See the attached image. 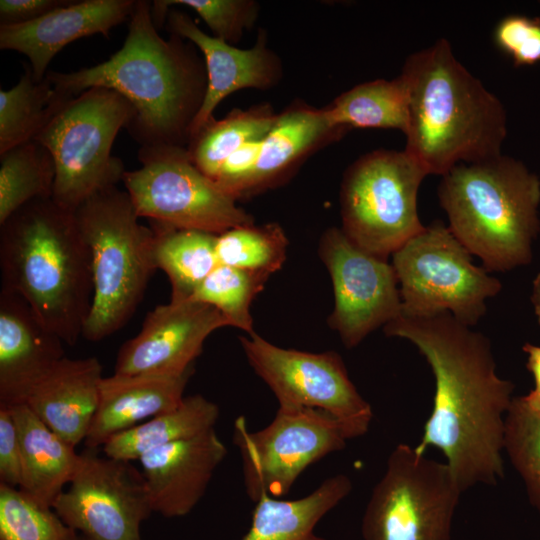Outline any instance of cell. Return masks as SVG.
<instances>
[{"label":"cell","instance_id":"cell-1","mask_svg":"<svg viewBox=\"0 0 540 540\" xmlns=\"http://www.w3.org/2000/svg\"><path fill=\"white\" fill-rule=\"evenodd\" d=\"M383 330L411 342L434 375L433 407L416 451L441 450L462 492L496 485L504 478L505 416L514 384L497 374L489 338L448 312L401 315Z\"/></svg>","mask_w":540,"mask_h":540},{"label":"cell","instance_id":"cell-2","mask_svg":"<svg viewBox=\"0 0 540 540\" xmlns=\"http://www.w3.org/2000/svg\"><path fill=\"white\" fill-rule=\"evenodd\" d=\"M189 43L175 34L164 39L152 18V2L136 0L119 50L97 65L50 71L46 77L70 97L93 87L120 93L135 110L126 130L140 147H186L207 89L205 62Z\"/></svg>","mask_w":540,"mask_h":540},{"label":"cell","instance_id":"cell-3","mask_svg":"<svg viewBox=\"0 0 540 540\" xmlns=\"http://www.w3.org/2000/svg\"><path fill=\"white\" fill-rule=\"evenodd\" d=\"M400 77L407 91L404 151L428 175L502 154L503 103L457 59L447 39L410 54Z\"/></svg>","mask_w":540,"mask_h":540},{"label":"cell","instance_id":"cell-4","mask_svg":"<svg viewBox=\"0 0 540 540\" xmlns=\"http://www.w3.org/2000/svg\"><path fill=\"white\" fill-rule=\"evenodd\" d=\"M2 289L20 295L42 323L74 345L89 315V250L73 211L35 199L0 225Z\"/></svg>","mask_w":540,"mask_h":540},{"label":"cell","instance_id":"cell-5","mask_svg":"<svg viewBox=\"0 0 540 540\" xmlns=\"http://www.w3.org/2000/svg\"><path fill=\"white\" fill-rule=\"evenodd\" d=\"M449 229L488 272H507L533 259L540 232V178L508 155L461 163L437 189Z\"/></svg>","mask_w":540,"mask_h":540},{"label":"cell","instance_id":"cell-6","mask_svg":"<svg viewBox=\"0 0 540 540\" xmlns=\"http://www.w3.org/2000/svg\"><path fill=\"white\" fill-rule=\"evenodd\" d=\"M74 212L87 244L93 297L82 337L100 341L121 329L142 301L156 269L154 231L139 222L126 191L102 190Z\"/></svg>","mask_w":540,"mask_h":540},{"label":"cell","instance_id":"cell-7","mask_svg":"<svg viewBox=\"0 0 540 540\" xmlns=\"http://www.w3.org/2000/svg\"><path fill=\"white\" fill-rule=\"evenodd\" d=\"M135 116L120 93L93 87L68 99L36 136L55 163L52 199L75 211L96 193L122 181L124 164L112 155L119 131Z\"/></svg>","mask_w":540,"mask_h":540},{"label":"cell","instance_id":"cell-8","mask_svg":"<svg viewBox=\"0 0 540 540\" xmlns=\"http://www.w3.org/2000/svg\"><path fill=\"white\" fill-rule=\"evenodd\" d=\"M402 315L448 312L469 327L486 314V301L502 290L499 279L475 265L472 254L448 226L436 221L392 255Z\"/></svg>","mask_w":540,"mask_h":540},{"label":"cell","instance_id":"cell-9","mask_svg":"<svg viewBox=\"0 0 540 540\" xmlns=\"http://www.w3.org/2000/svg\"><path fill=\"white\" fill-rule=\"evenodd\" d=\"M427 175L404 149H378L363 155L343 177L342 231L358 247L388 259L425 228L417 198Z\"/></svg>","mask_w":540,"mask_h":540},{"label":"cell","instance_id":"cell-10","mask_svg":"<svg viewBox=\"0 0 540 540\" xmlns=\"http://www.w3.org/2000/svg\"><path fill=\"white\" fill-rule=\"evenodd\" d=\"M461 493L446 463L400 443L365 508L363 540H451Z\"/></svg>","mask_w":540,"mask_h":540},{"label":"cell","instance_id":"cell-11","mask_svg":"<svg viewBox=\"0 0 540 540\" xmlns=\"http://www.w3.org/2000/svg\"><path fill=\"white\" fill-rule=\"evenodd\" d=\"M141 167L125 171V185L139 217L180 229L221 234L253 218L191 161L185 146L140 147Z\"/></svg>","mask_w":540,"mask_h":540},{"label":"cell","instance_id":"cell-12","mask_svg":"<svg viewBox=\"0 0 540 540\" xmlns=\"http://www.w3.org/2000/svg\"><path fill=\"white\" fill-rule=\"evenodd\" d=\"M347 440L339 422L320 409L279 406L271 423L257 431L238 417L233 443L247 496L254 503L265 496L279 499L308 466L344 449Z\"/></svg>","mask_w":540,"mask_h":540},{"label":"cell","instance_id":"cell-13","mask_svg":"<svg viewBox=\"0 0 540 540\" xmlns=\"http://www.w3.org/2000/svg\"><path fill=\"white\" fill-rule=\"evenodd\" d=\"M240 343L279 406L323 410L339 422L348 440L368 432L372 407L350 380L339 354L282 348L255 332L240 337Z\"/></svg>","mask_w":540,"mask_h":540},{"label":"cell","instance_id":"cell-14","mask_svg":"<svg viewBox=\"0 0 540 540\" xmlns=\"http://www.w3.org/2000/svg\"><path fill=\"white\" fill-rule=\"evenodd\" d=\"M52 508L88 540H142L141 525L153 513L142 472L131 461L87 447Z\"/></svg>","mask_w":540,"mask_h":540},{"label":"cell","instance_id":"cell-15","mask_svg":"<svg viewBox=\"0 0 540 540\" xmlns=\"http://www.w3.org/2000/svg\"><path fill=\"white\" fill-rule=\"evenodd\" d=\"M319 254L334 290L328 322L346 348L402 315L398 279L388 259L358 247L336 227L322 236Z\"/></svg>","mask_w":540,"mask_h":540},{"label":"cell","instance_id":"cell-16","mask_svg":"<svg viewBox=\"0 0 540 540\" xmlns=\"http://www.w3.org/2000/svg\"><path fill=\"white\" fill-rule=\"evenodd\" d=\"M229 326L213 306L188 300L158 305L139 333L120 347L114 374H179L192 367L207 337Z\"/></svg>","mask_w":540,"mask_h":540},{"label":"cell","instance_id":"cell-17","mask_svg":"<svg viewBox=\"0 0 540 540\" xmlns=\"http://www.w3.org/2000/svg\"><path fill=\"white\" fill-rule=\"evenodd\" d=\"M166 22L171 34L190 41L201 51L206 66V94L190 138L214 118L215 109L227 96L244 88L264 90L277 84L281 64L267 47L265 35L260 33L254 47L240 49L206 34L189 15L176 9H169Z\"/></svg>","mask_w":540,"mask_h":540},{"label":"cell","instance_id":"cell-18","mask_svg":"<svg viewBox=\"0 0 540 540\" xmlns=\"http://www.w3.org/2000/svg\"><path fill=\"white\" fill-rule=\"evenodd\" d=\"M226 455L215 428L145 453L138 461L153 512L166 518L189 514Z\"/></svg>","mask_w":540,"mask_h":540},{"label":"cell","instance_id":"cell-19","mask_svg":"<svg viewBox=\"0 0 540 540\" xmlns=\"http://www.w3.org/2000/svg\"><path fill=\"white\" fill-rule=\"evenodd\" d=\"M63 341L18 294L0 291V405L24 404L65 357Z\"/></svg>","mask_w":540,"mask_h":540},{"label":"cell","instance_id":"cell-20","mask_svg":"<svg viewBox=\"0 0 540 540\" xmlns=\"http://www.w3.org/2000/svg\"><path fill=\"white\" fill-rule=\"evenodd\" d=\"M136 0L70 1L32 22L0 26V48L25 55L37 82L55 55L71 42L110 31L129 20Z\"/></svg>","mask_w":540,"mask_h":540},{"label":"cell","instance_id":"cell-21","mask_svg":"<svg viewBox=\"0 0 540 540\" xmlns=\"http://www.w3.org/2000/svg\"><path fill=\"white\" fill-rule=\"evenodd\" d=\"M194 367L179 374L103 377L87 448H100L112 436L179 406Z\"/></svg>","mask_w":540,"mask_h":540},{"label":"cell","instance_id":"cell-22","mask_svg":"<svg viewBox=\"0 0 540 540\" xmlns=\"http://www.w3.org/2000/svg\"><path fill=\"white\" fill-rule=\"evenodd\" d=\"M102 371L96 357H64L32 389L24 404L76 447L86 439L96 413Z\"/></svg>","mask_w":540,"mask_h":540},{"label":"cell","instance_id":"cell-23","mask_svg":"<svg viewBox=\"0 0 540 540\" xmlns=\"http://www.w3.org/2000/svg\"><path fill=\"white\" fill-rule=\"evenodd\" d=\"M9 407L21 447L22 482L19 488L41 505L52 507L75 475L80 454L51 430L28 405Z\"/></svg>","mask_w":540,"mask_h":540},{"label":"cell","instance_id":"cell-24","mask_svg":"<svg viewBox=\"0 0 540 540\" xmlns=\"http://www.w3.org/2000/svg\"><path fill=\"white\" fill-rule=\"evenodd\" d=\"M348 132L329 122L325 109L295 103L277 114L262 141L260 156L246 194L269 186L311 152Z\"/></svg>","mask_w":540,"mask_h":540},{"label":"cell","instance_id":"cell-25","mask_svg":"<svg viewBox=\"0 0 540 540\" xmlns=\"http://www.w3.org/2000/svg\"><path fill=\"white\" fill-rule=\"evenodd\" d=\"M352 487L347 475L337 474L299 499L265 496L255 503L251 525L240 540H326L315 532V527L350 494Z\"/></svg>","mask_w":540,"mask_h":540},{"label":"cell","instance_id":"cell-26","mask_svg":"<svg viewBox=\"0 0 540 540\" xmlns=\"http://www.w3.org/2000/svg\"><path fill=\"white\" fill-rule=\"evenodd\" d=\"M219 414V406L204 396H185L175 409L112 436L102 451L110 458L138 461L153 449L214 428Z\"/></svg>","mask_w":540,"mask_h":540},{"label":"cell","instance_id":"cell-27","mask_svg":"<svg viewBox=\"0 0 540 540\" xmlns=\"http://www.w3.org/2000/svg\"><path fill=\"white\" fill-rule=\"evenodd\" d=\"M154 262L166 273L173 303L188 301L218 265L217 234L154 222Z\"/></svg>","mask_w":540,"mask_h":540},{"label":"cell","instance_id":"cell-28","mask_svg":"<svg viewBox=\"0 0 540 540\" xmlns=\"http://www.w3.org/2000/svg\"><path fill=\"white\" fill-rule=\"evenodd\" d=\"M332 126L345 129L378 128L405 132L407 91L402 78L358 84L324 108Z\"/></svg>","mask_w":540,"mask_h":540},{"label":"cell","instance_id":"cell-29","mask_svg":"<svg viewBox=\"0 0 540 540\" xmlns=\"http://www.w3.org/2000/svg\"><path fill=\"white\" fill-rule=\"evenodd\" d=\"M72 97L45 78L37 82L30 66L8 90H0V154L34 140L56 111Z\"/></svg>","mask_w":540,"mask_h":540},{"label":"cell","instance_id":"cell-30","mask_svg":"<svg viewBox=\"0 0 540 540\" xmlns=\"http://www.w3.org/2000/svg\"><path fill=\"white\" fill-rule=\"evenodd\" d=\"M277 114L266 106L233 109L222 119L212 118L194 134L186 148L193 164L213 180L222 162L249 141L263 139Z\"/></svg>","mask_w":540,"mask_h":540},{"label":"cell","instance_id":"cell-31","mask_svg":"<svg viewBox=\"0 0 540 540\" xmlns=\"http://www.w3.org/2000/svg\"><path fill=\"white\" fill-rule=\"evenodd\" d=\"M55 175L51 153L37 140L0 154V225L25 204L52 198Z\"/></svg>","mask_w":540,"mask_h":540},{"label":"cell","instance_id":"cell-32","mask_svg":"<svg viewBox=\"0 0 540 540\" xmlns=\"http://www.w3.org/2000/svg\"><path fill=\"white\" fill-rule=\"evenodd\" d=\"M287 246L278 224H247L218 234L216 255L218 264L271 275L285 262Z\"/></svg>","mask_w":540,"mask_h":540},{"label":"cell","instance_id":"cell-33","mask_svg":"<svg viewBox=\"0 0 540 540\" xmlns=\"http://www.w3.org/2000/svg\"><path fill=\"white\" fill-rule=\"evenodd\" d=\"M270 275L218 264L190 300L216 308L229 326L254 332L250 306Z\"/></svg>","mask_w":540,"mask_h":540},{"label":"cell","instance_id":"cell-34","mask_svg":"<svg viewBox=\"0 0 540 540\" xmlns=\"http://www.w3.org/2000/svg\"><path fill=\"white\" fill-rule=\"evenodd\" d=\"M503 450L540 515V413L530 408L522 396L513 398L505 416Z\"/></svg>","mask_w":540,"mask_h":540},{"label":"cell","instance_id":"cell-35","mask_svg":"<svg viewBox=\"0 0 540 540\" xmlns=\"http://www.w3.org/2000/svg\"><path fill=\"white\" fill-rule=\"evenodd\" d=\"M75 533L52 507L0 483V540H70Z\"/></svg>","mask_w":540,"mask_h":540},{"label":"cell","instance_id":"cell-36","mask_svg":"<svg viewBox=\"0 0 540 540\" xmlns=\"http://www.w3.org/2000/svg\"><path fill=\"white\" fill-rule=\"evenodd\" d=\"M184 5L195 11L213 32L214 37L229 44L239 41L258 16L259 5L252 0H156L152 2L153 16L167 18L172 5Z\"/></svg>","mask_w":540,"mask_h":540},{"label":"cell","instance_id":"cell-37","mask_svg":"<svg viewBox=\"0 0 540 540\" xmlns=\"http://www.w3.org/2000/svg\"><path fill=\"white\" fill-rule=\"evenodd\" d=\"M493 39L515 66H529L540 62L539 17L506 16L497 23Z\"/></svg>","mask_w":540,"mask_h":540},{"label":"cell","instance_id":"cell-38","mask_svg":"<svg viewBox=\"0 0 540 540\" xmlns=\"http://www.w3.org/2000/svg\"><path fill=\"white\" fill-rule=\"evenodd\" d=\"M263 139L249 141L229 155L212 180L236 200L246 195L260 156Z\"/></svg>","mask_w":540,"mask_h":540},{"label":"cell","instance_id":"cell-39","mask_svg":"<svg viewBox=\"0 0 540 540\" xmlns=\"http://www.w3.org/2000/svg\"><path fill=\"white\" fill-rule=\"evenodd\" d=\"M22 457L16 423L9 406L0 405V483L20 487Z\"/></svg>","mask_w":540,"mask_h":540},{"label":"cell","instance_id":"cell-40","mask_svg":"<svg viewBox=\"0 0 540 540\" xmlns=\"http://www.w3.org/2000/svg\"><path fill=\"white\" fill-rule=\"evenodd\" d=\"M71 0H1L0 26L32 22Z\"/></svg>","mask_w":540,"mask_h":540},{"label":"cell","instance_id":"cell-41","mask_svg":"<svg viewBox=\"0 0 540 540\" xmlns=\"http://www.w3.org/2000/svg\"><path fill=\"white\" fill-rule=\"evenodd\" d=\"M522 350L526 354V368L534 380L533 389L522 397L530 408L540 413V346L527 342Z\"/></svg>","mask_w":540,"mask_h":540},{"label":"cell","instance_id":"cell-42","mask_svg":"<svg viewBox=\"0 0 540 540\" xmlns=\"http://www.w3.org/2000/svg\"><path fill=\"white\" fill-rule=\"evenodd\" d=\"M530 301L533 306L537 322L540 326V272L534 277L532 281Z\"/></svg>","mask_w":540,"mask_h":540},{"label":"cell","instance_id":"cell-43","mask_svg":"<svg viewBox=\"0 0 540 540\" xmlns=\"http://www.w3.org/2000/svg\"><path fill=\"white\" fill-rule=\"evenodd\" d=\"M70 540H88L80 533L76 532Z\"/></svg>","mask_w":540,"mask_h":540},{"label":"cell","instance_id":"cell-44","mask_svg":"<svg viewBox=\"0 0 540 540\" xmlns=\"http://www.w3.org/2000/svg\"><path fill=\"white\" fill-rule=\"evenodd\" d=\"M539 178H540V173H539Z\"/></svg>","mask_w":540,"mask_h":540}]
</instances>
